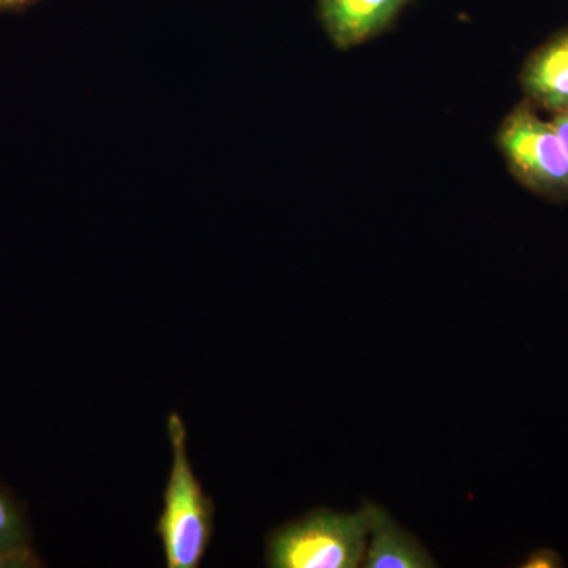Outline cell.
<instances>
[{
  "mask_svg": "<svg viewBox=\"0 0 568 568\" xmlns=\"http://www.w3.org/2000/svg\"><path fill=\"white\" fill-rule=\"evenodd\" d=\"M39 566L32 548L31 526L20 500L0 485V568Z\"/></svg>",
  "mask_w": 568,
  "mask_h": 568,
  "instance_id": "7",
  "label": "cell"
},
{
  "mask_svg": "<svg viewBox=\"0 0 568 568\" xmlns=\"http://www.w3.org/2000/svg\"><path fill=\"white\" fill-rule=\"evenodd\" d=\"M497 148L517 182L547 200L568 203V155L551 121L519 103L500 123Z\"/></svg>",
  "mask_w": 568,
  "mask_h": 568,
  "instance_id": "3",
  "label": "cell"
},
{
  "mask_svg": "<svg viewBox=\"0 0 568 568\" xmlns=\"http://www.w3.org/2000/svg\"><path fill=\"white\" fill-rule=\"evenodd\" d=\"M173 463L163 495L156 536L168 568H197L203 564L215 530V504L204 491L189 457V435L178 413L168 417Z\"/></svg>",
  "mask_w": 568,
  "mask_h": 568,
  "instance_id": "1",
  "label": "cell"
},
{
  "mask_svg": "<svg viewBox=\"0 0 568 568\" xmlns=\"http://www.w3.org/2000/svg\"><path fill=\"white\" fill-rule=\"evenodd\" d=\"M560 558L551 549H540V551L534 552L526 560L525 567H556L560 566Z\"/></svg>",
  "mask_w": 568,
  "mask_h": 568,
  "instance_id": "8",
  "label": "cell"
},
{
  "mask_svg": "<svg viewBox=\"0 0 568 568\" xmlns=\"http://www.w3.org/2000/svg\"><path fill=\"white\" fill-rule=\"evenodd\" d=\"M31 2L33 0H0V10L20 9Z\"/></svg>",
  "mask_w": 568,
  "mask_h": 568,
  "instance_id": "10",
  "label": "cell"
},
{
  "mask_svg": "<svg viewBox=\"0 0 568 568\" xmlns=\"http://www.w3.org/2000/svg\"><path fill=\"white\" fill-rule=\"evenodd\" d=\"M366 538V500L355 514L316 508L268 536L265 562L272 568H354L364 562Z\"/></svg>",
  "mask_w": 568,
  "mask_h": 568,
  "instance_id": "2",
  "label": "cell"
},
{
  "mask_svg": "<svg viewBox=\"0 0 568 568\" xmlns=\"http://www.w3.org/2000/svg\"><path fill=\"white\" fill-rule=\"evenodd\" d=\"M368 506V538L364 562L366 568H429L435 559L416 536L403 528L377 504Z\"/></svg>",
  "mask_w": 568,
  "mask_h": 568,
  "instance_id": "6",
  "label": "cell"
},
{
  "mask_svg": "<svg viewBox=\"0 0 568 568\" xmlns=\"http://www.w3.org/2000/svg\"><path fill=\"white\" fill-rule=\"evenodd\" d=\"M521 88L536 108L551 114L568 110V29L529 55L521 71Z\"/></svg>",
  "mask_w": 568,
  "mask_h": 568,
  "instance_id": "5",
  "label": "cell"
},
{
  "mask_svg": "<svg viewBox=\"0 0 568 568\" xmlns=\"http://www.w3.org/2000/svg\"><path fill=\"white\" fill-rule=\"evenodd\" d=\"M549 121H551L552 126H555L556 133H558L559 140L562 141L568 155V110L552 114Z\"/></svg>",
  "mask_w": 568,
  "mask_h": 568,
  "instance_id": "9",
  "label": "cell"
},
{
  "mask_svg": "<svg viewBox=\"0 0 568 568\" xmlns=\"http://www.w3.org/2000/svg\"><path fill=\"white\" fill-rule=\"evenodd\" d=\"M410 0H317L325 33L338 50L361 47L386 31Z\"/></svg>",
  "mask_w": 568,
  "mask_h": 568,
  "instance_id": "4",
  "label": "cell"
}]
</instances>
